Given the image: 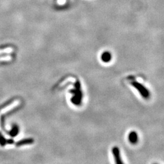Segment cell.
Instances as JSON below:
<instances>
[{"mask_svg": "<svg viewBox=\"0 0 164 164\" xmlns=\"http://www.w3.org/2000/svg\"><path fill=\"white\" fill-rule=\"evenodd\" d=\"M112 151H113V154L114 155V159L115 160V162L117 164H122V161L121 160V158H120V151H119V148L115 146L114 147L112 150Z\"/></svg>", "mask_w": 164, "mask_h": 164, "instance_id": "obj_2", "label": "cell"}, {"mask_svg": "<svg viewBox=\"0 0 164 164\" xmlns=\"http://www.w3.org/2000/svg\"><path fill=\"white\" fill-rule=\"evenodd\" d=\"M111 59H112V55L110 52H104L101 55V60L104 63H108L110 62Z\"/></svg>", "mask_w": 164, "mask_h": 164, "instance_id": "obj_4", "label": "cell"}, {"mask_svg": "<svg viewBox=\"0 0 164 164\" xmlns=\"http://www.w3.org/2000/svg\"><path fill=\"white\" fill-rule=\"evenodd\" d=\"M131 85L144 99H148L150 97L151 94H150L149 90L146 88L142 83L135 81V82H132Z\"/></svg>", "mask_w": 164, "mask_h": 164, "instance_id": "obj_1", "label": "cell"}, {"mask_svg": "<svg viewBox=\"0 0 164 164\" xmlns=\"http://www.w3.org/2000/svg\"><path fill=\"white\" fill-rule=\"evenodd\" d=\"M128 141L131 144H136L139 141V136L136 131H131L128 134Z\"/></svg>", "mask_w": 164, "mask_h": 164, "instance_id": "obj_3", "label": "cell"}, {"mask_svg": "<svg viewBox=\"0 0 164 164\" xmlns=\"http://www.w3.org/2000/svg\"><path fill=\"white\" fill-rule=\"evenodd\" d=\"M6 140L4 139L3 136L0 134V144L1 146H4L5 144H6Z\"/></svg>", "mask_w": 164, "mask_h": 164, "instance_id": "obj_7", "label": "cell"}, {"mask_svg": "<svg viewBox=\"0 0 164 164\" xmlns=\"http://www.w3.org/2000/svg\"><path fill=\"white\" fill-rule=\"evenodd\" d=\"M33 143V140L32 139H23L21 141H19L17 143V146H22L27 144H31Z\"/></svg>", "mask_w": 164, "mask_h": 164, "instance_id": "obj_5", "label": "cell"}, {"mask_svg": "<svg viewBox=\"0 0 164 164\" xmlns=\"http://www.w3.org/2000/svg\"><path fill=\"white\" fill-rule=\"evenodd\" d=\"M19 133V128L17 125H14L12 127V129L10 133V136L12 137H15L17 136L18 133Z\"/></svg>", "mask_w": 164, "mask_h": 164, "instance_id": "obj_6", "label": "cell"}]
</instances>
